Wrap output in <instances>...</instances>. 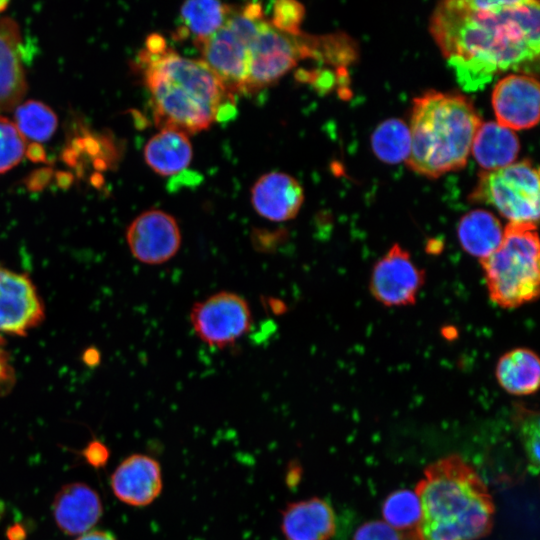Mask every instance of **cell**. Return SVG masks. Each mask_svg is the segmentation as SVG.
Wrapping results in <instances>:
<instances>
[{"mask_svg": "<svg viewBox=\"0 0 540 540\" xmlns=\"http://www.w3.org/2000/svg\"><path fill=\"white\" fill-rule=\"evenodd\" d=\"M540 6L534 0L438 3L429 30L459 85L483 89L498 74L537 69Z\"/></svg>", "mask_w": 540, "mask_h": 540, "instance_id": "1", "label": "cell"}, {"mask_svg": "<svg viewBox=\"0 0 540 540\" xmlns=\"http://www.w3.org/2000/svg\"><path fill=\"white\" fill-rule=\"evenodd\" d=\"M139 61L155 121L161 128L196 133L234 114L233 93L201 59L186 58L166 48L161 52L144 49Z\"/></svg>", "mask_w": 540, "mask_h": 540, "instance_id": "2", "label": "cell"}, {"mask_svg": "<svg viewBox=\"0 0 540 540\" xmlns=\"http://www.w3.org/2000/svg\"><path fill=\"white\" fill-rule=\"evenodd\" d=\"M421 517L418 540H478L493 526L495 508L486 484L461 456L429 465L414 491Z\"/></svg>", "mask_w": 540, "mask_h": 540, "instance_id": "3", "label": "cell"}, {"mask_svg": "<svg viewBox=\"0 0 540 540\" xmlns=\"http://www.w3.org/2000/svg\"><path fill=\"white\" fill-rule=\"evenodd\" d=\"M480 124L467 97L427 91L413 100L407 165L434 178L464 167Z\"/></svg>", "mask_w": 540, "mask_h": 540, "instance_id": "4", "label": "cell"}, {"mask_svg": "<svg viewBox=\"0 0 540 540\" xmlns=\"http://www.w3.org/2000/svg\"><path fill=\"white\" fill-rule=\"evenodd\" d=\"M539 256L537 224L509 222L499 247L479 260L492 302L513 309L537 299Z\"/></svg>", "mask_w": 540, "mask_h": 540, "instance_id": "5", "label": "cell"}, {"mask_svg": "<svg viewBox=\"0 0 540 540\" xmlns=\"http://www.w3.org/2000/svg\"><path fill=\"white\" fill-rule=\"evenodd\" d=\"M263 19L259 7L248 3L233 8L226 23L208 38L196 44L201 59L228 91H244L248 75L249 46Z\"/></svg>", "mask_w": 540, "mask_h": 540, "instance_id": "6", "label": "cell"}, {"mask_svg": "<svg viewBox=\"0 0 540 540\" xmlns=\"http://www.w3.org/2000/svg\"><path fill=\"white\" fill-rule=\"evenodd\" d=\"M471 202L491 205L509 222L537 224L539 218V172L528 161L480 173L470 194Z\"/></svg>", "mask_w": 540, "mask_h": 540, "instance_id": "7", "label": "cell"}, {"mask_svg": "<svg viewBox=\"0 0 540 540\" xmlns=\"http://www.w3.org/2000/svg\"><path fill=\"white\" fill-rule=\"evenodd\" d=\"M189 317L196 336L214 348L234 344L249 331L252 324L248 302L230 291L217 292L196 302Z\"/></svg>", "mask_w": 540, "mask_h": 540, "instance_id": "8", "label": "cell"}, {"mask_svg": "<svg viewBox=\"0 0 540 540\" xmlns=\"http://www.w3.org/2000/svg\"><path fill=\"white\" fill-rule=\"evenodd\" d=\"M300 35L285 34L264 20L249 46L244 91L265 88L295 67L303 58Z\"/></svg>", "mask_w": 540, "mask_h": 540, "instance_id": "9", "label": "cell"}, {"mask_svg": "<svg viewBox=\"0 0 540 540\" xmlns=\"http://www.w3.org/2000/svg\"><path fill=\"white\" fill-rule=\"evenodd\" d=\"M425 282V271L413 260L408 250L394 243L374 264L369 289L382 305H412Z\"/></svg>", "mask_w": 540, "mask_h": 540, "instance_id": "10", "label": "cell"}, {"mask_svg": "<svg viewBox=\"0 0 540 540\" xmlns=\"http://www.w3.org/2000/svg\"><path fill=\"white\" fill-rule=\"evenodd\" d=\"M126 241L131 254L139 262L160 265L178 253L182 238L172 215L160 209H150L130 223Z\"/></svg>", "mask_w": 540, "mask_h": 540, "instance_id": "11", "label": "cell"}, {"mask_svg": "<svg viewBox=\"0 0 540 540\" xmlns=\"http://www.w3.org/2000/svg\"><path fill=\"white\" fill-rule=\"evenodd\" d=\"M43 319V302L32 280L0 266V332L25 335Z\"/></svg>", "mask_w": 540, "mask_h": 540, "instance_id": "12", "label": "cell"}, {"mask_svg": "<svg viewBox=\"0 0 540 540\" xmlns=\"http://www.w3.org/2000/svg\"><path fill=\"white\" fill-rule=\"evenodd\" d=\"M539 83L531 74H509L494 86L492 106L497 123L513 130L529 129L539 121Z\"/></svg>", "mask_w": 540, "mask_h": 540, "instance_id": "13", "label": "cell"}, {"mask_svg": "<svg viewBox=\"0 0 540 540\" xmlns=\"http://www.w3.org/2000/svg\"><path fill=\"white\" fill-rule=\"evenodd\" d=\"M110 485L121 502L134 507L148 506L163 490L161 465L147 454H132L114 470Z\"/></svg>", "mask_w": 540, "mask_h": 540, "instance_id": "14", "label": "cell"}, {"mask_svg": "<svg viewBox=\"0 0 540 540\" xmlns=\"http://www.w3.org/2000/svg\"><path fill=\"white\" fill-rule=\"evenodd\" d=\"M304 201L300 183L283 172H270L261 176L251 190V202L262 217L283 222L293 219Z\"/></svg>", "mask_w": 540, "mask_h": 540, "instance_id": "15", "label": "cell"}, {"mask_svg": "<svg viewBox=\"0 0 540 540\" xmlns=\"http://www.w3.org/2000/svg\"><path fill=\"white\" fill-rule=\"evenodd\" d=\"M102 512L97 492L81 482L62 486L52 502L54 520L58 528L68 535L88 532L98 522Z\"/></svg>", "mask_w": 540, "mask_h": 540, "instance_id": "16", "label": "cell"}, {"mask_svg": "<svg viewBox=\"0 0 540 540\" xmlns=\"http://www.w3.org/2000/svg\"><path fill=\"white\" fill-rule=\"evenodd\" d=\"M280 529L286 540H330L336 531L335 514L319 497L293 501L281 512Z\"/></svg>", "mask_w": 540, "mask_h": 540, "instance_id": "17", "label": "cell"}, {"mask_svg": "<svg viewBox=\"0 0 540 540\" xmlns=\"http://www.w3.org/2000/svg\"><path fill=\"white\" fill-rule=\"evenodd\" d=\"M27 91L22 62V37L11 18L0 19V115L21 103Z\"/></svg>", "mask_w": 540, "mask_h": 540, "instance_id": "18", "label": "cell"}, {"mask_svg": "<svg viewBox=\"0 0 540 540\" xmlns=\"http://www.w3.org/2000/svg\"><path fill=\"white\" fill-rule=\"evenodd\" d=\"M144 159L157 174L171 176L184 170L192 159V145L182 130L165 127L149 139Z\"/></svg>", "mask_w": 540, "mask_h": 540, "instance_id": "19", "label": "cell"}, {"mask_svg": "<svg viewBox=\"0 0 540 540\" xmlns=\"http://www.w3.org/2000/svg\"><path fill=\"white\" fill-rule=\"evenodd\" d=\"M519 149L516 134L493 121L480 124L471 146L478 164L488 171L512 164Z\"/></svg>", "mask_w": 540, "mask_h": 540, "instance_id": "20", "label": "cell"}, {"mask_svg": "<svg viewBox=\"0 0 540 540\" xmlns=\"http://www.w3.org/2000/svg\"><path fill=\"white\" fill-rule=\"evenodd\" d=\"M495 375L506 392L516 396L533 394L539 386V358L531 349L515 348L499 358Z\"/></svg>", "mask_w": 540, "mask_h": 540, "instance_id": "21", "label": "cell"}, {"mask_svg": "<svg viewBox=\"0 0 540 540\" xmlns=\"http://www.w3.org/2000/svg\"><path fill=\"white\" fill-rule=\"evenodd\" d=\"M457 236L462 249L481 260L499 247L503 228L491 212L476 209L462 216L457 226Z\"/></svg>", "mask_w": 540, "mask_h": 540, "instance_id": "22", "label": "cell"}, {"mask_svg": "<svg viewBox=\"0 0 540 540\" xmlns=\"http://www.w3.org/2000/svg\"><path fill=\"white\" fill-rule=\"evenodd\" d=\"M233 8L219 1L191 0L180 8L181 29L196 44L211 36L228 20Z\"/></svg>", "mask_w": 540, "mask_h": 540, "instance_id": "23", "label": "cell"}, {"mask_svg": "<svg viewBox=\"0 0 540 540\" xmlns=\"http://www.w3.org/2000/svg\"><path fill=\"white\" fill-rule=\"evenodd\" d=\"M12 120L25 139L35 142L49 140L58 126L56 113L47 104L38 100H28L14 109Z\"/></svg>", "mask_w": 540, "mask_h": 540, "instance_id": "24", "label": "cell"}, {"mask_svg": "<svg viewBox=\"0 0 540 540\" xmlns=\"http://www.w3.org/2000/svg\"><path fill=\"white\" fill-rule=\"evenodd\" d=\"M372 148L384 162L395 164L407 160L411 148L408 126L399 119L385 120L372 134Z\"/></svg>", "mask_w": 540, "mask_h": 540, "instance_id": "25", "label": "cell"}, {"mask_svg": "<svg viewBox=\"0 0 540 540\" xmlns=\"http://www.w3.org/2000/svg\"><path fill=\"white\" fill-rule=\"evenodd\" d=\"M382 515L385 523L397 531H415L421 517L417 494L408 489L394 491L384 501Z\"/></svg>", "mask_w": 540, "mask_h": 540, "instance_id": "26", "label": "cell"}, {"mask_svg": "<svg viewBox=\"0 0 540 540\" xmlns=\"http://www.w3.org/2000/svg\"><path fill=\"white\" fill-rule=\"evenodd\" d=\"M514 425L533 473L539 470V414L525 406L517 405L513 414Z\"/></svg>", "mask_w": 540, "mask_h": 540, "instance_id": "27", "label": "cell"}, {"mask_svg": "<svg viewBox=\"0 0 540 540\" xmlns=\"http://www.w3.org/2000/svg\"><path fill=\"white\" fill-rule=\"evenodd\" d=\"M26 152V139L12 120L0 115V174L17 166Z\"/></svg>", "mask_w": 540, "mask_h": 540, "instance_id": "28", "label": "cell"}, {"mask_svg": "<svg viewBox=\"0 0 540 540\" xmlns=\"http://www.w3.org/2000/svg\"><path fill=\"white\" fill-rule=\"evenodd\" d=\"M305 13L304 6L296 1L280 0L274 3L269 23L277 30L297 36Z\"/></svg>", "mask_w": 540, "mask_h": 540, "instance_id": "29", "label": "cell"}, {"mask_svg": "<svg viewBox=\"0 0 540 540\" xmlns=\"http://www.w3.org/2000/svg\"><path fill=\"white\" fill-rule=\"evenodd\" d=\"M406 532H400L383 521H369L361 525L353 540H403Z\"/></svg>", "mask_w": 540, "mask_h": 540, "instance_id": "30", "label": "cell"}, {"mask_svg": "<svg viewBox=\"0 0 540 540\" xmlns=\"http://www.w3.org/2000/svg\"><path fill=\"white\" fill-rule=\"evenodd\" d=\"M84 456L91 465L101 467L107 462L109 451L102 443L94 441L86 447Z\"/></svg>", "mask_w": 540, "mask_h": 540, "instance_id": "31", "label": "cell"}, {"mask_svg": "<svg viewBox=\"0 0 540 540\" xmlns=\"http://www.w3.org/2000/svg\"><path fill=\"white\" fill-rule=\"evenodd\" d=\"M76 540H117L114 535L107 531H88L78 537Z\"/></svg>", "mask_w": 540, "mask_h": 540, "instance_id": "32", "label": "cell"}, {"mask_svg": "<svg viewBox=\"0 0 540 540\" xmlns=\"http://www.w3.org/2000/svg\"><path fill=\"white\" fill-rule=\"evenodd\" d=\"M8 536L11 540H21V538L24 537L25 534L22 532V529L20 527L15 526L10 530Z\"/></svg>", "mask_w": 540, "mask_h": 540, "instance_id": "33", "label": "cell"}, {"mask_svg": "<svg viewBox=\"0 0 540 540\" xmlns=\"http://www.w3.org/2000/svg\"><path fill=\"white\" fill-rule=\"evenodd\" d=\"M403 540H418L415 531L406 532Z\"/></svg>", "mask_w": 540, "mask_h": 540, "instance_id": "34", "label": "cell"}]
</instances>
